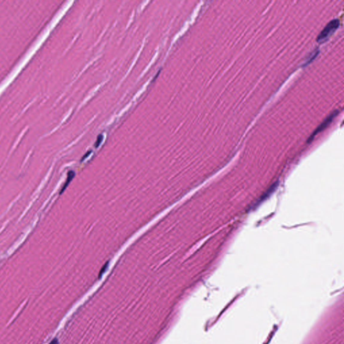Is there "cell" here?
Listing matches in <instances>:
<instances>
[{
	"mask_svg": "<svg viewBox=\"0 0 344 344\" xmlns=\"http://www.w3.org/2000/svg\"><path fill=\"white\" fill-rule=\"evenodd\" d=\"M339 26L340 20L338 19H334V20L330 21L323 31L320 32V34H319L317 39H316V41L319 43L326 41L327 39L338 28Z\"/></svg>",
	"mask_w": 344,
	"mask_h": 344,
	"instance_id": "cell-1",
	"label": "cell"
},
{
	"mask_svg": "<svg viewBox=\"0 0 344 344\" xmlns=\"http://www.w3.org/2000/svg\"><path fill=\"white\" fill-rule=\"evenodd\" d=\"M338 113H339V111L337 110L330 114V115L327 117L325 120L323 122H322V123L319 125V127L316 128V129L315 130V132L313 133V135L310 136V137L309 138V139H308V141H310L311 140H312V139H313V138L315 137V136L317 135L319 133H320V132H321V131H323V130L325 129L330 124V123H331V122L333 121V120L334 119L335 117L337 115Z\"/></svg>",
	"mask_w": 344,
	"mask_h": 344,
	"instance_id": "cell-2",
	"label": "cell"
},
{
	"mask_svg": "<svg viewBox=\"0 0 344 344\" xmlns=\"http://www.w3.org/2000/svg\"><path fill=\"white\" fill-rule=\"evenodd\" d=\"M74 176H75L74 171H69V173H68V175H67V181H66V182L65 183V184H64V185H63V188L61 189V192H60V194H61V193L63 192V191H64L65 189H66V188L67 187V185H69V184L71 182V179L73 178V177H74Z\"/></svg>",
	"mask_w": 344,
	"mask_h": 344,
	"instance_id": "cell-3",
	"label": "cell"
},
{
	"mask_svg": "<svg viewBox=\"0 0 344 344\" xmlns=\"http://www.w3.org/2000/svg\"><path fill=\"white\" fill-rule=\"evenodd\" d=\"M319 54V49H315V51H314L312 53L310 54V55L308 56V58L307 59H306V61L304 63V65H307L308 63H310L313 61V59L315 58V57L318 55Z\"/></svg>",
	"mask_w": 344,
	"mask_h": 344,
	"instance_id": "cell-4",
	"label": "cell"
},
{
	"mask_svg": "<svg viewBox=\"0 0 344 344\" xmlns=\"http://www.w3.org/2000/svg\"><path fill=\"white\" fill-rule=\"evenodd\" d=\"M108 262H107V263H106V264L104 265V266H103V267H102V270H101L99 276H101V275H102V274H103V273L106 271V268H107V267H108Z\"/></svg>",
	"mask_w": 344,
	"mask_h": 344,
	"instance_id": "cell-5",
	"label": "cell"
},
{
	"mask_svg": "<svg viewBox=\"0 0 344 344\" xmlns=\"http://www.w3.org/2000/svg\"><path fill=\"white\" fill-rule=\"evenodd\" d=\"M102 136H101L100 139V137L98 138V141H97V142H96V143H95V147H96V148H97V147H98V146L100 145V143H101V141H102Z\"/></svg>",
	"mask_w": 344,
	"mask_h": 344,
	"instance_id": "cell-6",
	"label": "cell"
},
{
	"mask_svg": "<svg viewBox=\"0 0 344 344\" xmlns=\"http://www.w3.org/2000/svg\"><path fill=\"white\" fill-rule=\"evenodd\" d=\"M50 344H59L58 340H57V339H54L52 341V342L50 343Z\"/></svg>",
	"mask_w": 344,
	"mask_h": 344,
	"instance_id": "cell-7",
	"label": "cell"
},
{
	"mask_svg": "<svg viewBox=\"0 0 344 344\" xmlns=\"http://www.w3.org/2000/svg\"><path fill=\"white\" fill-rule=\"evenodd\" d=\"M89 153H90V152H87V154L85 155V156H84V157L82 158V160H81V161H83V160L85 159L86 158V157H87V156H88V155H89Z\"/></svg>",
	"mask_w": 344,
	"mask_h": 344,
	"instance_id": "cell-8",
	"label": "cell"
}]
</instances>
